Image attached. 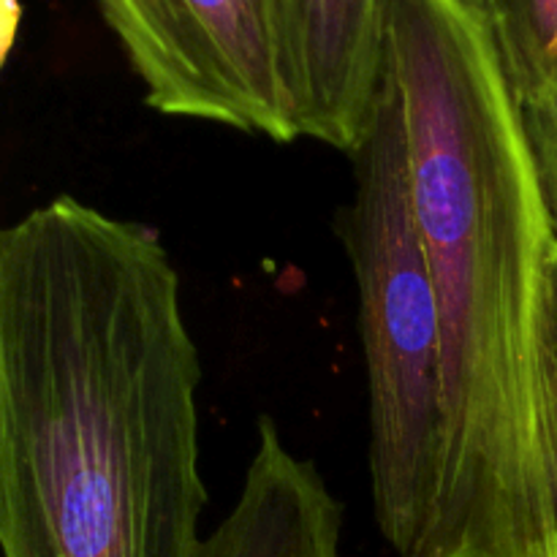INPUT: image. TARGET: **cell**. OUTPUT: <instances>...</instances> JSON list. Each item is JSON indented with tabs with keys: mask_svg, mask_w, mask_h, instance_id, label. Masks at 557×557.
<instances>
[{
	"mask_svg": "<svg viewBox=\"0 0 557 557\" xmlns=\"http://www.w3.org/2000/svg\"><path fill=\"white\" fill-rule=\"evenodd\" d=\"M199 386L158 228L69 194L0 226V557H196Z\"/></svg>",
	"mask_w": 557,
	"mask_h": 557,
	"instance_id": "obj_1",
	"label": "cell"
},
{
	"mask_svg": "<svg viewBox=\"0 0 557 557\" xmlns=\"http://www.w3.org/2000/svg\"><path fill=\"white\" fill-rule=\"evenodd\" d=\"M444 341L446 449L428 557H555L544 313L557 237L522 112L460 0H384Z\"/></svg>",
	"mask_w": 557,
	"mask_h": 557,
	"instance_id": "obj_2",
	"label": "cell"
},
{
	"mask_svg": "<svg viewBox=\"0 0 557 557\" xmlns=\"http://www.w3.org/2000/svg\"><path fill=\"white\" fill-rule=\"evenodd\" d=\"M351 161L357 185L343 212V243L359 294L375 522L397 557H428L446 449L444 341L406 114L384 71Z\"/></svg>",
	"mask_w": 557,
	"mask_h": 557,
	"instance_id": "obj_3",
	"label": "cell"
},
{
	"mask_svg": "<svg viewBox=\"0 0 557 557\" xmlns=\"http://www.w3.org/2000/svg\"><path fill=\"white\" fill-rule=\"evenodd\" d=\"M145 103L288 145L299 139L281 0H96Z\"/></svg>",
	"mask_w": 557,
	"mask_h": 557,
	"instance_id": "obj_4",
	"label": "cell"
},
{
	"mask_svg": "<svg viewBox=\"0 0 557 557\" xmlns=\"http://www.w3.org/2000/svg\"><path fill=\"white\" fill-rule=\"evenodd\" d=\"M384 0H281L299 139L357 152L381 79Z\"/></svg>",
	"mask_w": 557,
	"mask_h": 557,
	"instance_id": "obj_5",
	"label": "cell"
},
{
	"mask_svg": "<svg viewBox=\"0 0 557 557\" xmlns=\"http://www.w3.org/2000/svg\"><path fill=\"white\" fill-rule=\"evenodd\" d=\"M341 539L343 506L330 484L264 417L237 500L196 557H343Z\"/></svg>",
	"mask_w": 557,
	"mask_h": 557,
	"instance_id": "obj_6",
	"label": "cell"
},
{
	"mask_svg": "<svg viewBox=\"0 0 557 557\" xmlns=\"http://www.w3.org/2000/svg\"><path fill=\"white\" fill-rule=\"evenodd\" d=\"M482 25L520 112L557 90V0H487Z\"/></svg>",
	"mask_w": 557,
	"mask_h": 557,
	"instance_id": "obj_7",
	"label": "cell"
},
{
	"mask_svg": "<svg viewBox=\"0 0 557 557\" xmlns=\"http://www.w3.org/2000/svg\"><path fill=\"white\" fill-rule=\"evenodd\" d=\"M522 125L557 237V90L542 107L522 112Z\"/></svg>",
	"mask_w": 557,
	"mask_h": 557,
	"instance_id": "obj_8",
	"label": "cell"
},
{
	"mask_svg": "<svg viewBox=\"0 0 557 557\" xmlns=\"http://www.w3.org/2000/svg\"><path fill=\"white\" fill-rule=\"evenodd\" d=\"M544 449H547L549 504H553V531L557 557V379L544 370Z\"/></svg>",
	"mask_w": 557,
	"mask_h": 557,
	"instance_id": "obj_9",
	"label": "cell"
},
{
	"mask_svg": "<svg viewBox=\"0 0 557 557\" xmlns=\"http://www.w3.org/2000/svg\"><path fill=\"white\" fill-rule=\"evenodd\" d=\"M544 362L557 379V245L547 267V313H544Z\"/></svg>",
	"mask_w": 557,
	"mask_h": 557,
	"instance_id": "obj_10",
	"label": "cell"
},
{
	"mask_svg": "<svg viewBox=\"0 0 557 557\" xmlns=\"http://www.w3.org/2000/svg\"><path fill=\"white\" fill-rule=\"evenodd\" d=\"M20 22H22L20 0H0V69H3L11 49H14L16 33H20Z\"/></svg>",
	"mask_w": 557,
	"mask_h": 557,
	"instance_id": "obj_11",
	"label": "cell"
},
{
	"mask_svg": "<svg viewBox=\"0 0 557 557\" xmlns=\"http://www.w3.org/2000/svg\"><path fill=\"white\" fill-rule=\"evenodd\" d=\"M462 5H466L468 11H471L473 16H476L479 22H482V14H484V3H487V0H460Z\"/></svg>",
	"mask_w": 557,
	"mask_h": 557,
	"instance_id": "obj_12",
	"label": "cell"
}]
</instances>
